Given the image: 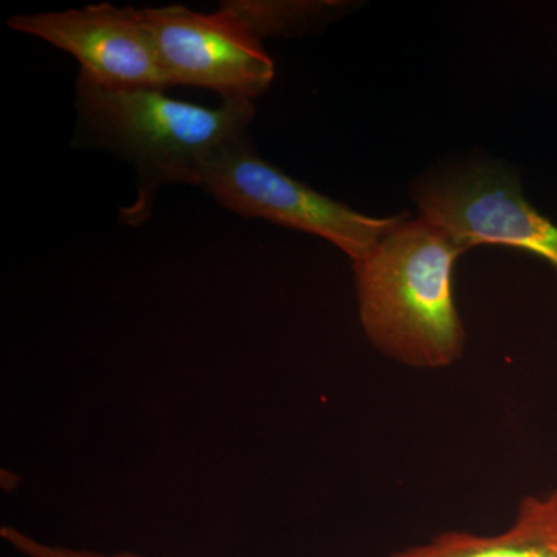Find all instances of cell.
Wrapping results in <instances>:
<instances>
[{
    "label": "cell",
    "instance_id": "8992f818",
    "mask_svg": "<svg viewBox=\"0 0 557 557\" xmlns=\"http://www.w3.org/2000/svg\"><path fill=\"white\" fill-rule=\"evenodd\" d=\"M14 30L67 51L81 75L108 89H161L170 81L161 67L145 11L112 3L81 10L21 14Z\"/></svg>",
    "mask_w": 557,
    "mask_h": 557
},
{
    "label": "cell",
    "instance_id": "ba28073f",
    "mask_svg": "<svg viewBox=\"0 0 557 557\" xmlns=\"http://www.w3.org/2000/svg\"><path fill=\"white\" fill-rule=\"evenodd\" d=\"M330 2H248L231 0L222 9L240 21L256 38L270 35H292L307 24L324 16V11L335 9Z\"/></svg>",
    "mask_w": 557,
    "mask_h": 557
},
{
    "label": "cell",
    "instance_id": "5b68a950",
    "mask_svg": "<svg viewBox=\"0 0 557 557\" xmlns=\"http://www.w3.org/2000/svg\"><path fill=\"white\" fill-rule=\"evenodd\" d=\"M421 218L467 251L505 245L544 258L557 270V226L531 207L507 171L475 166L424 183L417 190Z\"/></svg>",
    "mask_w": 557,
    "mask_h": 557
},
{
    "label": "cell",
    "instance_id": "52a82bcc",
    "mask_svg": "<svg viewBox=\"0 0 557 557\" xmlns=\"http://www.w3.org/2000/svg\"><path fill=\"white\" fill-rule=\"evenodd\" d=\"M387 557H557V487L527 496L511 525L496 534L443 531Z\"/></svg>",
    "mask_w": 557,
    "mask_h": 557
},
{
    "label": "cell",
    "instance_id": "9c48e42d",
    "mask_svg": "<svg viewBox=\"0 0 557 557\" xmlns=\"http://www.w3.org/2000/svg\"><path fill=\"white\" fill-rule=\"evenodd\" d=\"M0 534L7 542L27 557H148L137 555V553H115V555H104V553L87 552V549H75L60 547V545L42 544L21 531L11 527H3Z\"/></svg>",
    "mask_w": 557,
    "mask_h": 557
},
{
    "label": "cell",
    "instance_id": "6da1fadb",
    "mask_svg": "<svg viewBox=\"0 0 557 557\" xmlns=\"http://www.w3.org/2000/svg\"><path fill=\"white\" fill-rule=\"evenodd\" d=\"M461 252L429 220L401 219L354 262L359 319L381 354L413 369H445L461 358L467 333L454 296Z\"/></svg>",
    "mask_w": 557,
    "mask_h": 557
},
{
    "label": "cell",
    "instance_id": "277c9868",
    "mask_svg": "<svg viewBox=\"0 0 557 557\" xmlns=\"http://www.w3.org/2000/svg\"><path fill=\"white\" fill-rule=\"evenodd\" d=\"M143 11L171 86L252 101L273 83L274 64L260 39L222 7L212 14L183 5Z\"/></svg>",
    "mask_w": 557,
    "mask_h": 557
},
{
    "label": "cell",
    "instance_id": "7a4b0ae2",
    "mask_svg": "<svg viewBox=\"0 0 557 557\" xmlns=\"http://www.w3.org/2000/svg\"><path fill=\"white\" fill-rule=\"evenodd\" d=\"M76 98L84 126L138 172L137 200L120 211V222L131 226L149 219L161 186H199L209 157L245 138L255 119L252 101L244 98L209 109L174 100L161 89H108L81 73Z\"/></svg>",
    "mask_w": 557,
    "mask_h": 557
},
{
    "label": "cell",
    "instance_id": "3957f363",
    "mask_svg": "<svg viewBox=\"0 0 557 557\" xmlns=\"http://www.w3.org/2000/svg\"><path fill=\"white\" fill-rule=\"evenodd\" d=\"M200 188L222 207L249 219H265L332 242L351 259H364L401 218H369L322 196L260 159L245 138L209 157Z\"/></svg>",
    "mask_w": 557,
    "mask_h": 557
}]
</instances>
